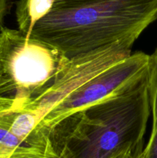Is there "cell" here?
<instances>
[{"label": "cell", "instance_id": "1", "mask_svg": "<svg viewBox=\"0 0 157 158\" xmlns=\"http://www.w3.org/2000/svg\"><path fill=\"white\" fill-rule=\"evenodd\" d=\"M157 19V0H55L29 38L69 59L119 41L135 43Z\"/></svg>", "mask_w": 157, "mask_h": 158}, {"label": "cell", "instance_id": "2", "mask_svg": "<svg viewBox=\"0 0 157 158\" xmlns=\"http://www.w3.org/2000/svg\"><path fill=\"white\" fill-rule=\"evenodd\" d=\"M59 49L29 38L19 29L0 30V96L21 109L53 83L69 63Z\"/></svg>", "mask_w": 157, "mask_h": 158}, {"label": "cell", "instance_id": "3", "mask_svg": "<svg viewBox=\"0 0 157 158\" xmlns=\"http://www.w3.org/2000/svg\"><path fill=\"white\" fill-rule=\"evenodd\" d=\"M133 44L129 41L116 42L69 59L53 83L20 110L35 113L40 123L49 111L82 85L130 55Z\"/></svg>", "mask_w": 157, "mask_h": 158}, {"label": "cell", "instance_id": "4", "mask_svg": "<svg viewBox=\"0 0 157 158\" xmlns=\"http://www.w3.org/2000/svg\"><path fill=\"white\" fill-rule=\"evenodd\" d=\"M149 55L137 51L117 62L82 85L49 111L38 129L47 134L61 119L139 81L147 73Z\"/></svg>", "mask_w": 157, "mask_h": 158}, {"label": "cell", "instance_id": "5", "mask_svg": "<svg viewBox=\"0 0 157 158\" xmlns=\"http://www.w3.org/2000/svg\"><path fill=\"white\" fill-rule=\"evenodd\" d=\"M0 158H58L50 148L38 146L15 137L0 126Z\"/></svg>", "mask_w": 157, "mask_h": 158}, {"label": "cell", "instance_id": "6", "mask_svg": "<svg viewBox=\"0 0 157 158\" xmlns=\"http://www.w3.org/2000/svg\"><path fill=\"white\" fill-rule=\"evenodd\" d=\"M55 0H19L15 15L18 29L26 36L30 35L34 26L51 11Z\"/></svg>", "mask_w": 157, "mask_h": 158}, {"label": "cell", "instance_id": "7", "mask_svg": "<svg viewBox=\"0 0 157 158\" xmlns=\"http://www.w3.org/2000/svg\"><path fill=\"white\" fill-rule=\"evenodd\" d=\"M147 83L149 105L152 114V131H153L157 127V48L148 57Z\"/></svg>", "mask_w": 157, "mask_h": 158}, {"label": "cell", "instance_id": "8", "mask_svg": "<svg viewBox=\"0 0 157 158\" xmlns=\"http://www.w3.org/2000/svg\"><path fill=\"white\" fill-rule=\"evenodd\" d=\"M143 158H157V127L151 131L149 142L143 148Z\"/></svg>", "mask_w": 157, "mask_h": 158}, {"label": "cell", "instance_id": "9", "mask_svg": "<svg viewBox=\"0 0 157 158\" xmlns=\"http://www.w3.org/2000/svg\"><path fill=\"white\" fill-rule=\"evenodd\" d=\"M9 7V0H0V30L2 28L3 21Z\"/></svg>", "mask_w": 157, "mask_h": 158}, {"label": "cell", "instance_id": "10", "mask_svg": "<svg viewBox=\"0 0 157 158\" xmlns=\"http://www.w3.org/2000/svg\"><path fill=\"white\" fill-rule=\"evenodd\" d=\"M143 144H144V143H143ZM140 145H142V144H140ZM136 148H134V149H132V150H127V151H123V152L120 153L119 154H118V155H116L113 158H132V154H133L134 151L136 149Z\"/></svg>", "mask_w": 157, "mask_h": 158}, {"label": "cell", "instance_id": "11", "mask_svg": "<svg viewBox=\"0 0 157 158\" xmlns=\"http://www.w3.org/2000/svg\"><path fill=\"white\" fill-rule=\"evenodd\" d=\"M143 144L139 145L137 147L136 149L134 151L132 154V158H143Z\"/></svg>", "mask_w": 157, "mask_h": 158}]
</instances>
